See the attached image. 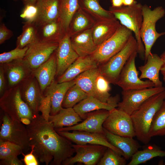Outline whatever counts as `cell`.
<instances>
[{
    "mask_svg": "<svg viewBox=\"0 0 165 165\" xmlns=\"http://www.w3.org/2000/svg\"><path fill=\"white\" fill-rule=\"evenodd\" d=\"M26 127L30 147L41 163L61 165L75 152L71 141L59 134L42 115L35 116Z\"/></svg>",
    "mask_w": 165,
    "mask_h": 165,
    "instance_id": "6da1fadb",
    "label": "cell"
},
{
    "mask_svg": "<svg viewBox=\"0 0 165 165\" xmlns=\"http://www.w3.org/2000/svg\"><path fill=\"white\" fill-rule=\"evenodd\" d=\"M165 100V90L147 99L130 115L136 136L145 144L151 139L149 131L152 122Z\"/></svg>",
    "mask_w": 165,
    "mask_h": 165,
    "instance_id": "7a4b0ae2",
    "label": "cell"
},
{
    "mask_svg": "<svg viewBox=\"0 0 165 165\" xmlns=\"http://www.w3.org/2000/svg\"><path fill=\"white\" fill-rule=\"evenodd\" d=\"M143 5L138 3L129 6L123 5L119 7H110L109 11L123 25L134 34L138 44V54L145 61V49L140 36V30L143 21Z\"/></svg>",
    "mask_w": 165,
    "mask_h": 165,
    "instance_id": "3957f363",
    "label": "cell"
},
{
    "mask_svg": "<svg viewBox=\"0 0 165 165\" xmlns=\"http://www.w3.org/2000/svg\"><path fill=\"white\" fill-rule=\"evenodd\" d=\"M142 14L143 21L140 33L145 47V61H146L156 40L165 34V32H157L156 28L157 22L164 16L165 10L161 6H158L152 9L149 6L145 5L142 6Z\"/></svg>",
    "mask_w": 165,
    "mask_h": 165,
    "instance_id": "277c9868",
    "label": "cell"
},
{
    "mask_svg": "<svg viewBox=\"0 0 165 165\" xmlns=\"http://www.w3.org/2000/svg\"><path fill=\"white\" fill-rule=\"evenodd\" d=\"M0 107L12 119L19 122L24 119L31 121L35 116L21 97L19 84L6 90L0 97Z\"/></svg>",
    "mask_w": 165,
    "mask_h": 165,
    "instance_id": "5b68a950",
    "label": "cell"
},
{
    "mask_svg": "<svg viewBox=\"0 0 165 165\" xmlns=\"http://www.w3.org/2000/svg\"><path fill=\"white\" fill-rule=\"evenodd\" d=\"M136 52H138V44L133 35L121 50L99 68L100 73L110 83L116 84L126 63Z\"/></svg>",
    "mask_w": 165,
    "mask_h": 165,
    "instance_id": "8992f818",
    "label": "cell"
},
{
    "mask_svg": "<svg viewBox=\"0 0 165 165\" xmlns=\"http://www.w3.org/2000/svg\"><path fill=\"white\" fill-rule=\"evenodd\" d=\"M133 33L121 25L112 36L97 46L91 56L98 65L106 63L122 49Z\"/></svg>",
    "mask_w": 165,
    "mask_h": 165,
    "instance_id": "52a82bcc",
    "label": "cell"
},
{
    "mask_svg": "<svg viewBox=\"0 0 165 165\" xmlns=\"http://www.w3.org/2000/svg\"><path fill=\"white\" fill-rule=\"evenodd\" d=\"M165 90L162 86L123 90L122 100L119 102L117 109L130 116L147 99Z\"/></svg>",
    "mask_w": 165,
    "mask_h": 165,
    "instance_id": "ba28073f",
    "label": "cell"
},
{
    "mask_svg": "<svg viewBox=\"0 0 165 165\" xmlns=\"http://www.w3.org/2000/svg\"><path fill=\"white\" fill-rule=\"evenodd\" d=\"M2 120L0 139L20 145L25 150L29 148L28 134L26 126L21 122L13 119L4 112Z\"/></svg>",
    "mask_w": 165,
    "mask_h": 165,
    "instance_id": "9c48e42d",
    "label": "cell"
},
{
    "mask_svg": "<svg viewBox=\"0 0 165 165\" xmlns=\"http://www.w3.org/2000/svg\"><path fill=\"white\" fill-rule=\"evenodd\" d=\"M103 126L105 129L116 135L133 138L136 136L130 116L116 108L109 111Z\"/></svg>",
    "mask_w": 165,
    "mask_h": 165,
    "instance_id": "30bf717a",
    "label": "cell"
},
{
    "mask_svg": "<svg viewBox=\"0 0 165 165\" xmlns=\"http://www.w3.org/2000/svg\"><path fill=\"white\" fill-rule=\"evenodd\" d=\"M138 52L134 53L127 60L119 75L116 84L123 90L141 89L155 87L150 80L144 81L138 77V72L135 65V60Z\"/></svg>",
    "mask_w": 165,
    "mask_h": 165,
    "instance_id": "8fae6325",
    "label": "cell"
},
{
    "mask_svg": "<svg viewBox=\"0 0 165 165\" xmlns=\"http://www.w3.org/2000/svg\"><path fill=\"white\" fill-rule=\"evenodd\" d=\"M75 155L64 160V165H72L80 163L85 165H95L97 163L108 148L96 145L72 144Z\"/></svg>",
    "mask_w": 165,
    "mask_h": 165,
    "instance_id": "7c38bea8",
    "label": "cell"
},
{
    "mask_svg": "<svg viewBox=\"0 0 165 165\" xmlns=\"http://www.w3.org/2000/svg\"><path fill=\"white\" fill-rule=\"evenodd\" d=\"M58 44L39 40L28 46L23 59L34 71L50 58L57 49Z\"/></svg>",
    "mask_w": 165,
    "mask_h": 165,
    "instance_id": "4fadbf2b",
    "label": "cell"
},
{
    "mask_svg": "<svg viewBox=\"0 0 165 165\" xmlns=\"http://www.w3.org/2000/svg\"><path fill=\"white\" fill-rule=\"evenodd\" d=\"M19 86L22 99L30 107L34 116L38 115L44 96L33 73Z\"/></svg>",
    "mask_w": 165,
    "mask_h": 165,
    "instance_id": "5bb4252c",
    "label": "cell"
},
{
    "mask_svg": "<svg viewBox=\"0 0 165 165\" xmlns=\"http://www.w3.org/2000/svg\"><path fill=\"white\" fill-rule=\"evenodd\" d=\"M61 136L77 145H96L110 148L123 157L124 154L120 149L112 145L108 141L104 134L90 133L73 130L57 131Z\"/></svg>",
    "mask_w": 165,
    "mask_h": 165,
    "instance_id": "9a60e30c",
    "label": "cell"
},
{
    "mask_svg": "<svg viewBox=\"0 0 165 165\" xmlns=\"http://www.w3.org/2000/svg\"><path fill=\"white\" fill-rule=\"evenodd\" d=\"M109 111L101 109L89 112L81 123L73 126L55 129L57 131L77 130L90 133L104 134L103 123Z\"/></svg>",
    "mask_w": 165,
    "mask_h": 165,
    "instance_id": "2e32d148",
    "label": "cell"
},
{
    "mask_svg": "<svg viewBox=\"0 0 165 165\" xmlns=\"http://www.w3.org/2000/svg\"><path fill=\"white\" fill-rule=\"evenodd\" d=\"M57 69L56 76H61L79 57L72 46L70 36L66 33L59 42L56 51Z\"/></svg>",
    "mask_w": 165,
    "mask_h": 165,
    "instance_id": "e0dca14e",
    "label": "cell"
},
{
    "mask_svg": "<svg viewBox=\"0 0 165 165\" xmlns=\"http://www.w3.org/2000/svg\"><path fill=\"white\" fill-rule=\"evenodd\" d=\"M0 64L6 75L9 88L20 84L33 73V71L23 59Z\"/></svg>",
    "mask_w": 165,
    "mask_h": 165,
    "instance_id": "ac0fdd59",
    "label": "cell"
},
{
    "mask_svg": "<svg viewBox=\"0 0 165 165\" xmlns=\"http://www.w3.org/2000/svg\"><path fill=\"white\" fill-rule=\"evenodd\" d=\"M120 100L119 95L111 97L107 102H103L91 96L87 97L74 106L73 108L82 119L86 117V114L89 112L101 109L110 111L117 107Z\"/></svg>",
    "mask_w": 165,
    "mask_h": 165,
    "instance_id": "d6986e66",
    "label": "cell"
},
{
    "mask_svg": "<svg viewBox=\"0 0 165 165\" xmlns=\"http://www.w3.org/2000/svg\"><path fill=\"white\" fill-rule=\"evenodd\" d=\"M75 84L74 80L58 83L54 80L47 87L43 94L48 96L51 101V109L50 115H54L58 113L63 108L62 102L68 90Z\"/></svg>",
    "mask_w": 165,
    "mask_h": 165,
    "instance_id": "ffe728a7",
    "label": "cell"
},
{
    "mask_svg": "<svg viewBox=\"0 0 165 165\" xmlns=\"http://www.w3.org/2000/svg\"><path fill=\"white\" fill-rule=\"evenodd\" d=\"M121 25L114 16L95 22L92 28L94 41L98 46L112 36Z\"/></svg>",
    "mask_w": 165,
    "mask_h": 165,
    "instance_id": "44dd1931",
    "label": "cell"
},
{
    "mask_svg": "<svg viewBox=\"0 0 165 165\" xmlns=\"http://www.w3.org/2000/svg\"><path fill=\"white\" fill-rule=\"evenodd\" d=\"M56 51L47 61L33 71V74L38 82L43 94L47 87L54 80L56 75Z\"/></svg>",
    "mask_w": 165,
    "mask_h": 165,
    "instance_id": "7402d4cb",
    "label": "cell"
},
{
    "mask_svg": "<svg viewBox=\"0 0 165 165\" xmlns=\"http://www.w3.org/2000/svg\"><path fill=\"white\" fill-rule=\"evenodd\" d=\"M146 63L138 67L141 72L140 79H148L152 82L156 87L162 86V82L159 78V72L163 64V61L157 54L151 53L148 55Z\"/></svg>",
    "mask_w": 165,
    "mask_h": 165,
    "instance_id": "603a6c76",
    "label": "cell"
},
{
    "mask_svg": "<svg viewBox=\"0 0 165 165\" xmlns=\"http://www.w3.org/2000/svg\"><path fill=\"white\" fill-rule=\"evenodd\" d=\"M91 28L70 36L72 47L79 57L91 55L97 49V46L93 38Z\"/></svg>",
    "mask_w": 165,
    "mask_h": 165,
    "instance_id": "cb8c5ba5",
    "label": "cell"
},
{
    "mask_svg": "<svg viewBox=\"0 0 165 165\" xmlns=\"http://www.w3.org/2000/svg\"><path fill=\"white\" fill-rule=\"evenodd\" d=\"M37 14L34 22L37 26L57 20L59 16V0H38Z\"/></svg>",
    "mask_w": 165,
    "mask_h": 165,
    "instance_id": "d4e9b609",
    "label": "cell"
},
{
    "mask_svg": "<svg viewBox=\"0 0 165 165\" xmlns=\"http://www.w3.org/2000/svg\"><path fill=\"white\" fill-rule=\"evenodd\" d=\"M98 64L91 55L85 57H79L59 77L57 82L61 83L74 80L77 76L89 69L98 67Z\"/></svg>",
    "mask_w": 165,
    "mask_h": 165,
    "instance_id": "484cf974",
    "label": "cell"
},
{
    "mask_svg": "<svg viewBox=\"0 0 165 165\" xmlns=\"http://www.w3.org/2000/svg\"><path fill=\"white\" fill-rule=\"evenodd\" d=\"M104 133L108 141L121 150L126 160L131 158L141 146L133 138L122 137L113 134L104 128Z\"/></svg>",
    "mask_w": 165,
    "mask_h": 165,
    "instance_id": "4316f807",
    "label": "cell"
},
{
    "mask_svg": "<svg viewBox=\"0 0 165 165\" xmlns=\"http://www.w3.org/2000/svg\"><path fill=\"white\" fill-rule=\"evenodd\" d=\"M37 26L38 37L41 41L59 43L66 33L59 19Z\"/></svg>",
    "mask_w": 165,
    "mask_h": 165,
    "instance_id": "83f0119b",
    "label": "cell"
},
{
    "mask_svg": "<svg viewBox=\"0 0 165 165\" xmlns=\"http://www.w3.org/2000/svg\"><path fill=\"white\" fill-rule=\"evenodd\" d=\"M82 120L73 108H63L56 115H50L48 120L55 129H58L74 126Z\"/></svg>",
    "mask_w": 165,
    "mask_h": 165,
    "instance_id": "f1b7e54d",
    "label": "cell"
},
{
    "mask_svg": "<svg viewBox=\"0 0 165 165\" xmlns=\"http://www.w3.org/2000/svg\"><path fill=\"white\" fill-rule=\"evenodd\" d=\"M80 6L79 0H59V20L66 33L68 32L71 21Z\"/></svg>",
    "mask_w": 165,
    "mask_h": 165,
    "instance_id": "f546056e",
    "label": "cell"
},
{
    "mask_svg": "<svg viewBox=\"0 0 165 165\" xmlns=\"http://www.w3.org/2000/svg\"><path fill=\"white\" fill-rule=\"evenodd\" d=\"M86 12L80 6L69 25L68 33L70 36L92 28L96 21Z\"/></svg>",
    "mask_w": 165,
    "mask_h": 165,
    "instance_id": "4dcf8cb0",
    "label": "cell"
},
{
    "mask_svg": "<svg viewBox=\"0 0 165 165\" xmlns=\"http://www.w3.org/2000/svg\"><path fill=\"white\" fill-rule=\"evenodd\" d=\"M99 72L98 67L88 70L80 74L74 79L75 84L89 95L96 98L94 90L95 82Z\"/></svg>",
    "mask_w": 165,
    "mask_h": 165,
    "instance_id": "1f68e13d",
    "label": "cell"
},
{
    "mask_svg": "<svg viewBox=\"0 0 165 165\" xmlns=\"http://www.w3.org/2000/svg\"><path fill=\"white\" fill-rule=\"evenodd\" d=\"M39 40L37 26L34 22L26 21L21 34L17 38L16 47L23 48Z\"/></svg>",
    "mask_w": 165,
    "mask_h": 165,
    "instance_id": "d6a6232c",
    "label": "cell"
},
{
    "mask_svg": "<svg viewBox=\"0 0 165 165\" xmlns=\"http://www.w3.org/2000/svg\"><path fill=\"white\" fill-rule=\"evenodd\" d=\"M157 157H165V151L156 146H150L142 150L138 151L133 155L127 165H138Z\"/></svg>",
    "mask_w": 165,
    "mask_h": 165,
    "instance_id": "836d02e7",
    "label": "cell"
},
{
    "mask_svg": "<svg viewBox=\"0 0 165 165\" xmlns=\"http://www.w3.org/2000/svg\"><path fill=\"white\" fill-rule=\"evenodd\" d=\"M79 3L82 9L91 13L97 20L114 16L109 10L101 6L99 0H79Z\"/></svg>",
    "mask_w": 165,
    "mask_h": 165,
    "instance_id": "e575fe53",
    "label": "cell"
},
{
    "mask_svg": "<svg viewBox=\"0 0 165 165\" xmlns=\"http://www.w3.org/2000/svg\"><path fill=\"white\" fill-rule=\"evenodd\" d=\"M149 135L151 138L165 136V100L154 117L149 131Z\"/></svg>",
    "mask_w": 165,
    "mask_h": 165,
    "instance_id": "d590c367",
    "label": "cell"
},
{
    "mask_svg": "<svg viewBox=\"0 0 165 165\" xmlns=\"http://www.w3.org/2000/svg\"><path fill=\"white\" fill-rule=\"evenodd\" d=\"M89 96L75 84L70 87L65 95L62 106L63 108H73Z\"/></svg>",
    "mask_w": 165,
    "mask_h": 165,
    "instance_id": "8d00e7d4",
    "label": "cell"
},
{
    "mask_svg": "<svg viewBox=\"0 0 165 165\" xmlns=\"http://www.w3.org/2000/svg\"><path fill=\"white\" fill-rule=\"evenodd\" d=\"M110 83L100 73V72L96 78L94 90L96 97L104 102H107L110 100L111 95Z\"/></svg>",
    "mask_w": 165,
    "mask_h": 165,
    "instance_id": "74e56055",
    "label": "cell"
},
{
    "mask_svg": "<svg viewBox=\"0 0 165 165\" xmlns=\"http://www.w3.org/2000/svg\"><path fill=\"white\" fill-rule=\"evenodd\" d=\"M24 148L13 142L0 139L1 160L12 156H17L22 153Z\"/></svg>",
    "mask_w": 165,
    "mask_h": 165,
    "instance_id": "f35d334b",
    "label": "cell"
},
{
    "mask_svg": "<svg viewBox=\"0 0 165 165\" xmlns=\"http://www.w3.org/2000/svg\"><path fill=\"white\" fill-rule=\"evenodd\" d=\"M112 149L108 148L97 165H125L126 159Z\"/></svg>",
    "mask_w": 165,
    "mask_h": 165,
    "instance_id": "ab89813d",
    "label": "cell"
},
{
    "mask_svg": "<svg viewBox=\"0 0 165 165\" xmlns=\"http://www.w3.org/2000/svg\"><path fill=\"white\" fill-rule=\"evenodd\" d=\"M28 49V46L23 48L16 47L10 51L1 53L0 54V64L7 63L15 60L23 59Z\"/></svg>",
    "mask_w": 165,
    "mask_h": 165,
    "instance_id": "60d3db41",
    "label": "cell"
},
{
    "mask_svg": "<svg viewBox=\"0 0 165 165\" xmlns=\"http://www.w3.org/2000/svg\"><path fill=\"white\" fill-rule=\"evenodd\" d=\"M24 6V8L20 16V17L25 19L26 21L34 22L37 12L36 4Z\"/></svg>",
    "mask_w": 165,
    "mask_h": 165,
    "instance_id": "b9f144b4",
    "label": "cell"
},
{
    "mask_svg": "<svg viewBox=\"0 0 165 165\" xmlns=\"http://www.w3.org/2000/svg\"><path fill=\"white\" fill-rule=\"evenodd\" d=\"M13 35V31L8 29L4 23L0 25V44L3 43Z\"/></svg>",
    "mask_w": 165,
    "mask_h": 165,
    "instance_id": "7bdbcfd3",
    "label": "cell"
},
{
    "mask_svg": "<svg viewBox=\"0 0 165 165\" xmlns=\"http://www.w3.org/2000/svg\"><path fill=\"white\" fill-rule=\"evenodd\" d=\"M31 152L24 155L23 160L26 165H38V162L37 158L33 153V149L31 148Z\"/></svg>",
    "mask_w": 165,
    "mask_h": 165,
    "instance_id": "ee69618b",
    "label": "cell"
},
{
    "mask_svg": "<svg viewBox=\"0 0 165 165\" xmlns=\"http://www.w3.org/2000/svg\"><path fill=\"white\" fill-rule=\"evenodd\" d=\"M0 165H23L22 162L18 159L17 156L10 157L1 160Z\"/></svg>",
    "mask_w": 165,
    "mask_h": 165,
    "instance_id": "f6af8a7d",
    "label": "cell"
},
{
    "mask_svg": "<svg viewBox=\"0 0 165 165\" xmlns=\"http://www.w3.org/2000/svg\"><path fill=\"white\" fill-rule=\"evenodd\" d=\"M4 71L2 66L1 65L0 68V93L2 95L6 90V83Z\"/></svg>",
    "mask_w": 165,
    "mask_h": 165,
    "instance_id": "bcb514c9",
    "label": "cell"
},
{
    "mask_svg": "<svg viewBox=\"0 0 165 165\" xmlns=\"http://www.w3.org/2000/svg\"><path fill=\"white\" fill-rule=\"evenodd\" d=\"M160 57L163 61V64L160 71L163 76V80L165 82V50Z\"/></svg>",
    "mask_w": 165,
    "mask_h": 165,
    "instance_id": "7dc6e473",
    "label": "cell"
},
{
    "mask_svg": "<svg viewBox=\"0 0 165 165\" xmlns=\"http://www.w3.org/2000/svg\"><path fill=\"white\" fill-rule=\"evenodd\" d=\"M111 1L112 7H119L123 5L122 0H111Z\"/></svg>",
    "mask_w": 165,
    "mask_h": 165,
    "instance_id": "c3c4849f",
    "label": "cell"
},
{
    "mask_svg": "<svg viewBox=\"0 0 165 165\" xmlns=\"http://www.w3.org/2000/svg\"><path fill=\"white\" fill-rule=\"evenodd\" d=\"M14 1H21L24 5H35L38 0H13Z\"/></svg>",
    "mask_w": 165,
    "mask_h": 165,
    "instance_id": "681fc988",
    "label": "cell"
},
{
    "mask_svg": "<svg viewBox=\"0 0 165 165\" xmlns=\"http://www.w3.org/2000/svg\"><path fill=\"white\" fill-rule=\"evenodd\" d=\"M123 5L125 6H129L132 5L137 2L135 0H122Z\"/></svg>",
    "mask_w": 165,
    "mask_h": 165,
    "instance_id": "f907efd6",
    "label": "cell"
}]
</instances>
